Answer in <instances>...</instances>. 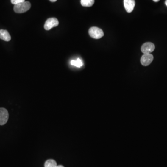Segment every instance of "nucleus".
Instances as JSON below:
<instances>
[{"label": "nucleus", "mask_w": 167, "mask_h": 167, "mask_svg": "<svg viewBox=\"0 0 167 167\" xmlns=\"http://www.w3.org/2000/svg\"><path fill=\"white\" fill-rule=\"evenodd\" d=\"M155 49V46L152 42H146L142 45L141 51L144 54H150L152 53Z\"/></svg>", "instance_id": "39448f33"}, {"label": "nucleus", "mask_w": 167, "mask_h": 167, "mask_svg": "<svg viewBox=\"0 0 167 167\" xmlns=\"http://www.w3.org/2000/svg\"><path fill=\"white\" fill-rule=\"evenodd\" d=\"M56 167H64V166H62V165H59V166H57Z\"/></svg>", "instance_id": "2eb2a0df"}, {"label": "nucleus", "mask_w": 167, "mask_h": 167, "mask_svg": "<svg viewBox=\"0 0 167 167\" xmlns=\"http://www.w3.org/2000/svg\"><path fill=\"white\" fill-rule=\"evenodd\" d=\"M31 7V4L29 1H24L15 5L14 10L17 13H23L29 10Z\"/></svg>", "instance_id": "f257e3e1"}, {"label": "nucleus", "mask_w": 167, "mask_h": 167, "mask_svg": "<svg viewBox=\"0 0 167 167\" xmlns=\"http://www.w3.org/2000/svg\"><path fill=\"white\" fill-rule=\"evenodd\" d=\"M89 34L90 37L95 39H99L102 38L104 35V33L101 29L99 27H91L89 30Z\"/></svg>", "instance_id": "f03ea898"}, {"label": "nucleus", "mask_w": 167, "mask_h": 167, "mask_svg": "<svg viewBox=\"0 0 167 167\" xmlns=\"http://www.w3.org/2000/svg\"><path fill=\"white\" fill-rule=\"evenodd\" d=\"M124 3L126 11L128 13H131L134 10L135 6V0H124Z\"/></svg>", "instance_id": "0eeeda50"}, {"label": "nucleus", "mask_w": 167, "mask_h": 167, "mask_svg": "<svg viewBox=\"0 0 167 167\" xmlns=\"http://www.w3.org/2000/svg\"><path fill=\"white\" fill-rule=\"evenodd\" d=\"M0 39L5 41H10L11 39L10 35L6 30H0Z\"/></svg>", "instance_id": "6e6552de"}, {"label": "nucleus", "mask_w": 167, "mask_h": 167, "mask_svg": "<svg viewBox=\"0 0 167 167\" xmlns=\"http://www.w3.org/2000/svg\"><path fill=\"white\" fill-rule=\"evenodd\" d=\"M25 0H11V2L12 4L14 5H16L21 2H24Z\"/></svg>", "instance_id": "f8f14e48"}, {"label": "nucleus", "mask_w": 167, "mask_h": 167, "mask_svg": "<svg viewBox=\"0 0 167 167\" xmlns=\"http://www.w3.org/2000/svg\"><path fill=\"white\" fill-rule=\"evenodd\" d=\"M71 65L76 66L77 67H80L83 65V62L80 59H77V60H72L71 61Z\"/></svg>", "instance_id": "9b49d317"}, {"label": "nucleus", "mask_w": 167, "mask_h": 167, "mask_svg": "<svg viewBox=\"0 0 167 167\" xmlns=\"http://www.w3.org/2000/svg\"><path fill=\"white\" fill-rule=\"evenodd\" d=\"M45 167H57V163L53 159L47 160L45 163Z\"/></svg>", "instance_id": "9d476101"}, {"label": "nucleus", "mask_w": 167, "mask_h": 167, "mask_svg": "<svg viewBox=\"0 0 167 167\" xmlns=\"http://www.w3.org/2000/svg\"><path fill=\"white\" fill-rule=\"evenodd\" d=\"M50 1H51V2H55V1H57V0H49Z\"/></svg>", "instance_id": "ddd939ff"}, {"label": "nucleus", "mask_w": 167, "mask_h": 167, "mask_svg": "<svg viewBox=\"0 0 167 167\" xmlns=\"http://www.w3.org/2000/svg\"><path fill=\"white\" fill-rule=\"evenodd\" d=\"M160 0H153V1L154 2H158V1H159Z\"/></svg>", "instance_id": "4468645a"}, {"label": "nucleus", "mask_w": 167, "mask_h": 167, "mask_svg": "<svg viewBox=\"0 0 167 167\" xmlns=\"http://www.w3.org/2000/svg\"><path fill=\"white\" fill-rule=\"evenodd\" d=\"M8 111L4 108H0V125L6 124L9 119Z\"/></svg>", "instance_id": "20e7f679"}, {"label": "nucleus", "mask_w": 167, "mask_h": 167, "mask_svg": "<svg viewBox=\"0 0 167 167\" xmlns=\"http://www.w3.org/2000/svg\"><path fill=\"white\" fill-rule=\"evenodd\" d=\"M153 56L150 54H144L141 58V63L143 66H148L153 60Z\"/></svg>", "instance_id": "423d86ee"}, {"label": "nucleus", "mask_w": 167, "mask_h": 167, "mask_svg": "<svg viewBox=\"0 0 167 167\" xmlns=\"http://www.w3.org/2000/svg\"><path fill=\"white\" fill-rule=\"evenodd\" d=\"M81 4L82 6L90 7L94 3V0H81Z\"/></svg>", "instance_id": "1a4fd4ad"}, {"label": "nucleus", "mask_w": 167, "mask_h": 167, "mask_svg": "<svg viewBox=\"0 0 167 167\" xmlns=\"http://www.w3.org/2000/svg\"><path fill=\"white\" fill-rule=\"evenodd\" d=\"M59 22L58 19L56 18H50L47 19L45 23V29L49 30L54 27L57 26L59 25Z\"/></svg>", "instance_id": "7ed1b4c3"}, {"label": "nucleus", "mask_w": 167, "mask_h": 167, "mask_svg": "<svg viewBox=\"0 0 167 167\" xmlns=\"http://www.w3.org/2000/svg\"><path fill=\"white\" fill-rule=\"evenodd\" d=\"M165 5H166L167 6V0H166V1H165Z\"/></svg>", "instance_id": "dca6fc26"}]
</instances>
